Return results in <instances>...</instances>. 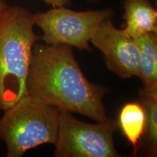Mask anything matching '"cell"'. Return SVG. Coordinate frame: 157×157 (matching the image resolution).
Instances as JSON below:
<instances>
[{"mask_svg":"<svg viewBox=\"0 0 157 157\" xmlns=\"http://www.w3.org/2000/svg\"><path fill=\"white\" fill-rule=\"evenodd\" d=\"M27 91L60 111L79 113L97 122L112 120L103 104L109 89L88 81L68 45L35 43Z\"/></svg>","mask_w":157,"mask_h":157,"instance_id":"obj_1","label":"cell"},{"mask_svg":"<svg viewBox=\"0 0 157 157\" xmlns=\"http://www.w3.org/2000/svg\"><path fill=\"white\" fill-rule=\"evenodd\" d=\"M34 13L10 6L0 17V110L28 95L27 79L33 48L40 40L34 32Z\"/></svg>","mask_w":157,"mask_h":157,"instance_id":"obj_2","label":"cell"},{"mask_svg":"<svg viewBox=\"0 0 157 157\" xmlns=\"http://www.w3.org/2000/svg\"><path fill=\"white\" fill-rule=\"evenodd\" d=\"M0 118V140L7 146V157H21L42 144L58 138L60 110L27 95Z\"/></svg>","mask_w":157,"mask_h":157,"instance_id":"obj_3","label":"cell"},{"mask_svg":"<svg viewBox=\"0 0 157 157\" xmlns=\"http://www.w3.org/2000/svg\"><path fill=\"white\" fill-rule=\"evenodd\" d=\"M111 7L76 11L66 6L34 13V25L42 31L40 40L50 45L63 44L91 52L90 43L100 25L113 19Z\"/></svg>","mask_w":157,"mask_h":157,"instance_id":"obj_4","label":"cell"},{"mask_svg":"<svg viewBox=\"0 0 157 157\" xmlns=\"http://www.w3.org/2000/svg\"><path fill=\"white\" fill-rule=\"evenodd\" d=\"M117 121L87 123L69 111H60L56 157H119L113 134Z\"/></svg>","mask_w":157,"mask_h":157,"instance_id":"obj_5","label":"cell"},{"mask_svg":"<svg viewBox=\"0 0 157 157\" xmlns=\"http://www.w3.org/2000/svg\"><path fill=\"white\" fill-rule=\"evenodd\" d=\"M90 42L103 53L107 68L122 78L137 76L140 53L135 39L113 25L112 19L103 21Z\"/></svg>","mask_w":157,"mask_h":157,"instance_id":"obj_6","label":"cell"},{"mask_svg":"<svg viewBox=\"0 0 157 157\" xmlns=\"http://www.w3.org/2000/svg\"><path fill=\"white\" fill-rule=\"evenodd\" d=\"M123 8L125 34L135 39L157 33V11L149 0H124Z\"/></svg>","mask_w":157,"mask_h":157,"instance_id":"obj_7","label":"cell"},{"mask_svg":"<svg viewBox=\"0 0 157 157\" xmlns=\"http://www.w3.org/2000/svg\"><path fill=\"white\" fill-rule=\"evenodd\" d=\"M118 125L132 146L133 155L136 156L146 127V111L140 102H129L123 105L119 112Z\"/></svg>","mask_w":157,"mask_h":157,"instance_id":"obj_8","label":"cell"},{"mask_svg":"<svg viewBox=\"0 0 157 157\" xmlns=\"http://www.w3.org/2000/svg\"><path fill=\"white\" fill-rule=\"evenodd\" d=\"M135 40L140 53L137 77L140 78L143 87H157V33H148Z\"/></svg>","mask_w":157,"mask_h":157,"instance_id":"obj_9","label":"cell"},{"mask_svg":"<svg viewBox=\"0 0 157 157\" xmlns=\"http://www.w3.org/2000/svg\"><path fill=\"white\" fill-rule=\"evenodd\" d=\"M140 102L146 114V137L147 154L149 156H157V87L146 89L142 87L138 92Z\"/></svg>","mask_w":157,"mask_h":157,"instance_id":"obj_10","label":"cell"},{"mask_svg":"<svg viewBox=\"0 0 157 157\" xmlns=\"http://www.w3.org/2000/svg\"><path fill=\"white\" fill-rule=\"evenodd\" d=\"M47 5L52 7H63V6H70L72 3V0H41Z\"/></svg>","mask_w":157,"mask_h":157,"instance_id":"obj_11","label":"cell"},{"mask_svg":"<svg viewBox=\"0 0 157 157\" xmlns=\"http://www.w3.org/2000/svg\"><path fill=\"white\" fill-rule=\"evenodd\" d=\"M9 7L10 5L6 0H0V17L3 15V13L7 10Z\"/></svg>","mask_w":157,"mask_h":157,"instance_id":"obj_12","label":"cell"},{"mask_svg":"<svg viewBox=\"0 0 157 157\" xmlns=\"http://www.w3.org/2000/svg\"><path fill=\"white\" fill-rule=\"evenodd\" d=\"M87 1L90 4H96L99 2L100 0H87Z\"/></svg>","mask_w":157,"mask_h":157,"instance_id":"obj_13","label":"cell"}]
</instances>
